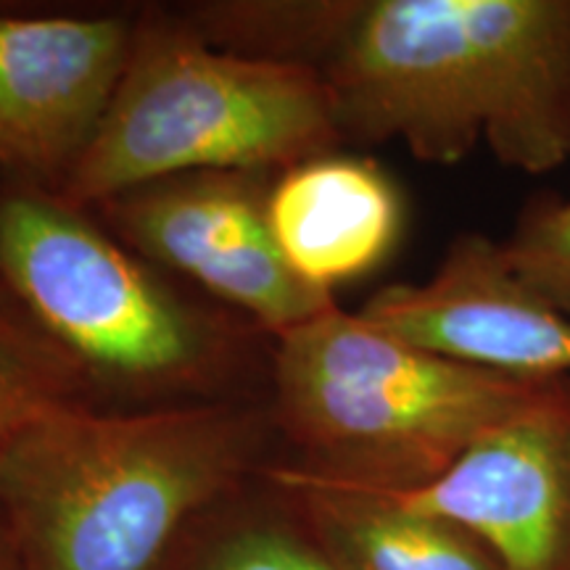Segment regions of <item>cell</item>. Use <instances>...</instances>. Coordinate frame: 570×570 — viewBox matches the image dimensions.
Listing matches in <instances>:
<instances>
[{"label": "cell", "instance_id": "1", "mask_svg": "<svg viewBox=\"0 0 570 570\" xmlns=\"http://www.w3.org/2000/svg\"><path fill=\"white\" fill-rule=\"evenodd\" d=\"M344 146L460 164L570 161V0H354L323 67Z\"/></svg>", "mask_w": 570, "mask_h": 570}, {"label": "cell", "instance_id": "2", "mask_svg": "<svg viewBox=\"0 0 570 570\" xmlns=\"http://www.w3.org/2000/svg\"><path fill=\"white\" fill-rule=\"evenodd\" d=\"M267 399L69 404L0 452V531L19 570H173L198 520L281 458Z\"/></svg>", "mask_w": 570, "mask_h": 570}, {"label": "cell", "instance_id": "3", "mask_svg": "<svg viewBox=\"0 0 570 570\" xmlns=\"http://www.w3.org/2000/svg\"><path fill=\"white\" fill-rule=\"evenodd\" d=\"M0 288L80 370L96 407L267 399L275 338L59 190L0 180Z\"/></svg>", "mask_w": 570, "mask_h": 570}, {"label": "cell", "instance_id": "4", "mask_svg": "<svg viewBox=\"0 0 570 570\" xmlns=\"http://www.w3.org/2000/svg\"><path fill=\"white\" fill-rule=\"evenodd\" d=\"M554 381L460 365L333 309L273 341L267 404L285 462L336 487L415 494Z\"/></svg>", "mask_w": 570, "mask_h": 570}, {"label": "cell", "instance_id": "5", "mask_svg": "<svg viewBox=\"0 0 570 570\" xmlns=\"http://www.w3.org/2000/svg\"><path fill=\"white\" fill-rule=\"evenodd\" d=\"M341 148L315 69L227 53L177 11L142 6L109 111L61 194L90 209L161 177L281 175Z\"/></svg>", "mask_w": 570, "mask_h": 570}, {"label": "cell", "instance_id": "6", "mask_svg": "<svg viewBox=\"0 0 570 570\" xmlns=\"http://www.w3.org/2000/svg\"><path fill=\"white\" fill-rule=\"evenodd\" d=\"M273 173H185L90 206L109 230L198 294L277 338L336 306L283 259L269 225Z\"/></svg>", "mask_w": 570, "mask_h": 570}, {"label": "cell", "instance_id": "7", "mask_svg": "<svg viewBox=\"0 0 570 570\" xmlns=\"http://www.w3.org/2000/svg\"><path fill=\"white\" fill-rule=\"evenodd\" d=\"M135 19L0 9V180L61 194L122 80Z\"/></svg>", "mask_w": 570, "mask_h": 570}, {"label": "cell", "instance_id": "8", "mask_svg": "<svg viewBox=\"0 0 570 570\" xmlns=\"http://www.w3.org/2000/svg\"><path fill=\"white\" fill-rule=\"evenodd\" d=\"M360 315L404 344L487 373L570 375V317L512 267L502 240L462 233L423 283L375 291Z\"/></svg>", "mask_w": 570, "mask_h": 570}, {"label": "cell", "instance_id": "9", "mask_svg": "<svg viewBox=\"0 0 570 570\" xmlns=\"http://www.w3.org/2000/svg\"><path fill=\"white\" fill-rule=\"evenodd\" d=\"M402 499L458 520L504 570H570V375Z\"/></svg>", "mask_w": 570, "mask_h": 570}, {"label": "cell", "instance_id": "10", "mask_svg": "<svg viewBox=\"0 0 570 570\" xmlns=\"http://www.w3.org/2000/svg\"><path fill=\"white\" fill-rule=\"evenodd\" d=\"M269 225L291 269L336 294L338 285L375 273L394 254L404 198L377 161L327 151L275 177Z\"/></svg>", "mask_w": 570, "mask_h": 570}, {"label": "cell", "instance_id": "11", "mask_svg": "<svg viewBox=\"0 0 570 570\" xmlns=\"http://www.w3.org/2000/svg\"><path fill=\"white\" fill-rule=\"evenodd\" d=\"M281 487L336 570H504L494 550L458 520L396 494L336 487L273 462Z\"/></svg>", "mask_w": 570, "mask_h": 570}, {"label": "cell", "instance_id": "12", "mask_svg": "<svg viewBox=\"0 0 570 570\" xmlns=\"http://www.w3.org/2000/svg\"><path fill=\"white\" fill-rule=\"evenodd\" d=\"M173 570H336L267 470L198 520Z\"/></svg>", "mask_w": 570, "mask_h": 570}, {"label": "cell", "instance_id": "13", "mask_svg": "<svg viewBox=\"0 0 570 570\" xmlns=\"http://www.w3.org/2000/svg\"><path fill=\"white\" fill-rule=\"evenodd\" d=\"M352 11L354 0H206L177 9L214 48L317 75Z\"/></svg>", "mask_w": 570, "mask_h": 570}, {"label": "cell", "instance_id": "14", "mask_svg": "<svg viewBox=\"0 0 570 570\" xmlns=\"http://www.w3.org/2000/svg\"><path fill=\"white\" fill-rule=\"evenodd\" d=\"M69 404H92L80 370L0 288V452L32 420Z\"/></svg>", "mask_w": 570, "mask_h": 570}, {"label": "cell", "instance_id": "15", "mask_svg": "<svg viewBox=\"0 0 570 570\" xmlns=\"http://www.w3.org/2000/svg\"><path fill=\"white\" fill-rule=\"evenodd\" d=\"M502 246L515 273L570 317V198H529Z\"/></svg>", "mask_w": 570, "mask_h": 570}, {"label": "cell", "instance_id": "16", "mask_svg": "<svg viewBox=\"0 0 570 570\" xmlns=\"http://www.w3.org/2000/svg\"><path fill=\"white\" fill-rule=\"evenodd\" d=\"M0 570H19L17 558H13L9 541H6L3 531H0Z\"/></svg>", "mask_w": 570, "mask_h": 570}]
</instances>
